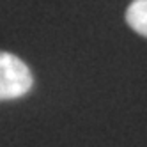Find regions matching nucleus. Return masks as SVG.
Listing matches in <instances>:
<instances>
[{
	"label": "nucleus",
	"instance_id": "f257e3e1",
	"mask_svg": "<svg viewBox=\"0 0 147 147\" xmlns=\"http://www.w3.org/2000/svg\"><path fill=\"white\" fill-rule=\"evenodd\" d=\"M32 73L25 62L7 51H0V101L18 99L32 89Z\"/></svg>",
	"mask_w": 147,
	"mask_h": 147
},
{
	"label": "nucleus",
	"instance_id": "f03ea898",
	"mask_svg": "<svg viewBox=\"0 0 147 147\" xmlns=\"http://www.w3.org/2000/svg\"><path fill=\"white\" fill-rule=\"evenodd\" d=\"M126 22L136 34L147 37V0H133L126 11Z\"/></svg>",
	"mask_w": 147,
	"mask_h": 147
}]
</instances>
